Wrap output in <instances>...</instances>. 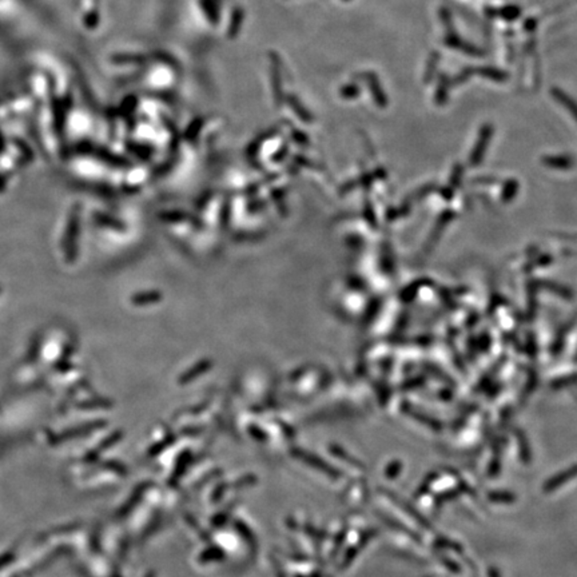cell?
Instances as JSON below:
<instances>
[{
	"label": "cell",
	"mask_w": 577,
	"mask_h": 577,
	"mask_svg": "<svg viewBox=\"0 0 577 577\" xmlns=\"http://www.w3.org/2000/svg\"><path fill=\"white\" fill-rule=\"evenodd\" d=\"M388 470L389 472H386V474H388V477H396L400 474V472H401V462H398V461H396V462H393L392 465H389V468H388Z\"/></svg>",
	"instance_id": "obj_3"
},
{
	"label": "cell",
	"mask_w": 577,
	"mask_h": 577,
	"mask_svg": "<svg viewBox=\"0 0 577 577\" xmlns=\"http://www.w3.org/2000/svg\"><path fill=\"white\" fill-rule=\"evenodd\" d=\"M574 477H577V464L573 465V466H570L569 469H566L564 472L558 473L557 476L552 477V478L544 485V491H545L546 493H549V492L557 489V488H560L561 485H564V484L568 483L569 480L574 478Z\"/></svg>",
	"instance_id": "obj_1"
},
{
	"label": "cell",
	"mask_w": 577,
	"mask_h": 577,
	"mask_svg": "<svg viewBox=\"0 0 577 577\" xmlns=\"http://www.w3.org/2000/svg\"><path fill=\"white\" fill-rule=\"evenodd\" d=\"M489 499L495 503H511L515 500V496L511 493H489Z\"/></svg>",
	"instance_id": "obj_2"
}]
</instances>
